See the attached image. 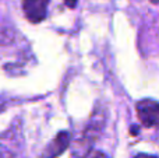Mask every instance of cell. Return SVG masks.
Returning a JSON list of instances; mask_svg holds the SVG:
<instances>
[{
    "mask_svg": "<svg viewBox=\"0 0 159 158\" xmlns=\"http://www.w3.org/2000/svg\"><path fill=\"white\" fill-rule=\"evenodd\" d=\"M69 144H70L69 133L61 132L48 144V147L45 148L43 154H42V158H57L60 154H63L67 150Z\"/></svg>",
    "mask_w": 159,
    "mask_h": 158,
    "instance_id": "obj_4",
    "label": "cell"
},
{
    "mask_svg": "<svg viewBox=\"0 0 159 158\" xmlns=\"http://www.w3.org/2000/svg\"><path fill=\"white\" fill-rule=\"evenodd\" d=\"M64 2H66V4L69 6L70 8L75 7V4H77V0H64Z\"/></svg>",
    "mask_w": 159,
    "mask_h": 158,
    "instance_id": "obj_6",
    "label": "cell"
},
{
    "mask_svg": "<svg viewBox=\"0 0 159 158\" xmlns=\"http://www.w3.org/2000/svg\"><path fill=\"white\" fill-rule=\"evenodd\" d=\"M103 122H105L103 115L99 114V112H93L87 128H85V132L82 133V139L75 144L74 148L75 157L78 158L87 157V154L91 151V146L98 140L99 134H101L102 128H103Z\"/></svg>",
    "mask_w": 159,
    "mask_h": 158,
    "instance_id": "obj_1",
    "label": "cell"
},
{
    "mask_svg": "<svg viewBox=\"0 0 159 158\" xmlns=\"http://www.w3.org/2000/svg\"><path fill=\"white\" fill-rule=\"evenodd\" d=\"M87 158H107V156L103 154L102 151H89L87 154Z\"/></svg>",
    "mask_w": 159,
    "mask_h": 158,
    "instance_id": "obj_5",
    "label": "cell"
},
{
    "mask_svg": "<svg viewBox=\"0 0 159 158\" xmlns=\"http://www.w3.org/2000/svg\"><path fill=\"white\" fill-rule=\"evenodd\" d=\"M50 0H22V11L25 18L32 24L42 22L46 18Z\"/></svg>",
    "mask_w": 159,
    "mask_h": 158,
    "instance_id": "obj_3",
    "label": "cell"
},
{
    "mask_svg": "<svg viewBox=\"0 0 159 158\" xmlns=\"http://www.w3.org/2000/svg\"><path fill=\"white\" fill-rule=\"evenodd\" d=\"M134 158H157L154 156H148V154H137Z\"/></svg>",
    "mask_w": 159,
    "mask_h": 158,
    "instance_id": "obj_7",
    "label": "cell"
},
{
    "mask_svg": "<svg viewBox=\"0 0 159 158\" xmlns=\"http://www.w3.org/2000/svg\"><path fill=\"white\" fill-rule=\"evenodd\" d=\"M140 122L147 128L159 129V102L154 100H141L135 105Z\"/></svg>",
    "mask_w": 159,
    "mask_h": 158,
    "instance_id": "obj_2",
    "label": "cell"
},
{
    "mask_svg": "<svg viewBox=\"0 0 159 158\" xmlns=\"http://www.w3.org/2000/svg\"><path fill=\"white\" fill-rule=\"evenodd\" d=\"M151 2H154V3H159V0H151Z\"/></svg>",
    "mask_w": 159,
    "mask_h": 158,
    "instance_id": "obj_8",
    "label": "cell"
}]
</instances>
